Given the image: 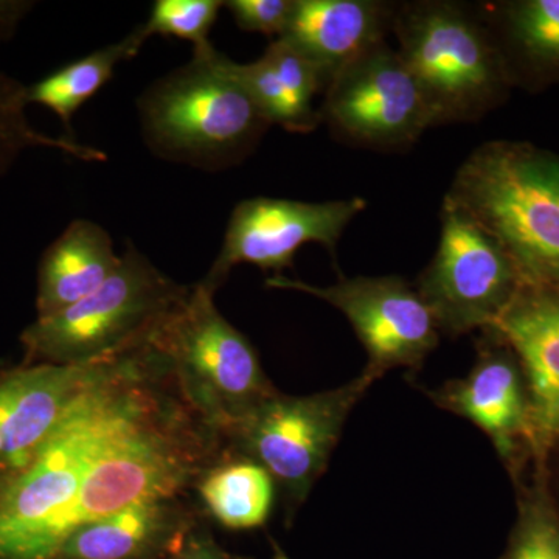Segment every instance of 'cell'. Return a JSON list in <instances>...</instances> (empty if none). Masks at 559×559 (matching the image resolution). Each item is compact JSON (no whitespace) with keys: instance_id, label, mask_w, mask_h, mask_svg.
<instances>
[{"instance_id":"obj_1","label":"cell","mask_w":559,"mask_h":559,"mask_svg":"<svg viewBox=\"0 0 559 559\" xmlns=\"http://www.w3.org/2000/svg\"><path fill=\"white\" fill-rule=\"evenodd\" d=\"M162 370L148 344L100 362L38 451L0 481V559H57L95 460L148 406Z\"/></svg>"},{"instance_id":"obj_2","label":"cell","mask_w":559,"mask_h":559,"mask_svg":"<svg viewBox=\"0 0 559 559\" xmlns=\"http://www.w3.org/2000/svg\"><path fill=\"white\" fill-rule=\"evenodd\" d=\"M509 252L524 282L559 289V154L492 140L460 165L447 193Z\"/></svg>"},{"instance_id":"obj_3","label":"cell","mask_w":559,"mask_h":559,"mask_svg":"<svg viewBox=\"0 0 559 559\" xmlns=\"http://www.w3.org/2000/svg\"><path fill=\"white\" fill-rule=\"evenodd\" d=\"M213 46L156 81L140 97L146 145L164 159L224 170L252 153L271 127Z\"/></svg>"},{"instance_id":"obj_4","label":"cell","mask_w":559,"mask_h":559,"mask_svg":"<svg viewBox=\"0 0 559 559\" xmlns=\"http://www.w3.org/2000/svg\"><path fill=\"white\" fill-rule=\"evenodd\" d=\"M392 32L433 124L471 123L509 100V70L479 5L450 0L399 3Z\"/></svg>"},{"instance_id":"obj_5","label":"cell","mask_w":559,"mask_h":559,"mask_svg":"<svg viewBox=\"0 0 559 559\" xmlns=\"http://www.w3.org/2000/svg\"><path fill=\"white\" fill-rule=\"evenodd\" d=\"M215 293L190 289L150 334L198 421L212 436L234 432L242 418L277 390L248 337L224 318Z\"/></svg>"},{"instance_id":"obj_6","label":"cell","mask_w":559,"mask_h":559,"mask_svg":"<svg viewBox=\"0 0 559 559\" xmlns=\"http://www.w3.org/2000/svg\"><path fill=\"white\" fill-rule=\"evenodd\" d=\"M189 293L130 245L100 288L64 311L36 319L22 333V345L28 362H103L148 340Z\"/></svg>"},{"instance_id":"obj_7","label":"cell","mask_w":559,"mask_h":559,"mask_svg":"<svg viewBox=\"0 0 559 559\" xmlns=\"http://www.w3.org/2000/svg\"><path fill=\"white\" fill-rule=\"evenodd\" d=\"M377 381L364 370L326 392L307 396L275 392L241 419L231 437L271 474L289 502L300 506L329 465L349 414Z\"/></svg>"},{"instance_id":"obj_8","label":"cell","mask_w":559,"mask_h":559,"mask_svg":"<svg viewBox=\"0 0 559 559\" xmlns=\"http://www.w3.org/2000/svg\"><path fill=\"white\" fill-rule=\"evenodd\" d=\"M440 221L439 248L415 288L441 333L487 330L510 307L524 278L503 246L447 198Z\"/></svg>"},{"instance_id":"obj_9","label":"cell","mask_w":559,"mask_h":559,"mask_svg":"<svg viewBox=\"0 0 559 559\" xmlns=\"http://www.w3.org/2000/svg\"><path fill=\"white\" fill-rule=\"evenodd\" d=\"M320 121L359 148H409L433 124L421 87L388 40L349 62L330 81Z\"/></svg>"},{"instance_id":"obj_10","label":"cell","mask_w":559,"mask_h":559,"mask_svg":"<svg viewBox=\"0 0 559 559\" xmlns=\"http://www.w3.org/2000/svg\"><path fill=\"white\" fill-rule=\"evenodd\" d=\"M266 286L308 294L340 310L366 348L367 373L377 380L393 369L418 370L440 342L432 311L399 275L341 277L330 286L274 275Z\"/></svg>"},{"instance_id":"obj_11","label":"cell","mask_w":559,"mask_h":559,"mask_svg":"<svg viewBox=\"0 0 559 559\" xmlns=\"http://www.w3.org/2000/svg\"><path fill=\"white\" fill-rule=\"evenodd\" d=\"M366 207L367 201L358 197L325 202L266 197L242 201L231 212L223 248L201 283L215 293L240 264L280 275L293 267L297 252L307 245L323 246L334 257L342 234Z\"/></svg>"},{"instance_id":"obj_12","label":"cell","mask_w":559,"mask_h":559,"mask_svg":"<svg viewBox=\"0 0 559 559\" xmlns=\"http://www.w3.org/2000/svg\"><path fill=\"white\" fill-rule=\"evenodd\" d=\"M484 333L479 358L468 377L447 382L430 395L491 440L518 485L530 463H535L527 382L513 349L495 334Z\"/></svg>"},{"instance_id":"obj_13","label":"cell","mask_w":559,"mask_h":559,"mask_svg":"<svg viewBox=\"0 0 559 559\" xmlns=\"http://www.w3.org/2000/svg\"><path fill=\"white\" fill-rule=\"evenodd\" d=\"M506 342L524 371L532 406L533 454L549 462L559 448V289L522 283L489 329Z\"/></svg>"},{"instance_id":"obj_14","label":"cell","mask_w":559,"mask_h":559,"mask_svg":"<svg viewBox=\"0 0 559 559\" xmlns=\"http://www.w3.org/2000/svg\"><path fill=\"white\" fill-rule=\"evenodd\" d=\"M98 366L31 362L0 373V481L38 451Z\"/></svg>"},{"instance_id":"obj_15","label":"cell","mask_w":559,"mask_h":559,"mask_svg":"<svg viewBox=\"0 0 559 559\" xmlns=\"http://www.w3.org/2000/svg\"><path fill=\"white\" fill-rule=\"evenodd\" d=\"M399 3L381 0H294L280 39L318 66L326 81L384 43Z\"/></svg>"},{"instance_id":"obj_16","label":"cell","mask_w":559,"mask_h":559,"mask_svg":"<svg viewBox=\"0 0 559 559\" xmlns=\"http://www.w3.org/2000/svg\"><path fill=\"white\" fill-rule=\"evenodd\" d=\"M230 66L270 124L289 132H312L322 123L316 98L325 94L329 81L288 40L274 39L259 60L231 61Z\"/></svg>"},{"instance_id":"obj_17","label":"cell","mask_w":559,"mask_h":559,"mask_svg":"<svg viewBox=\"0 0 559 559\" xmlns=\"http://www.w3.org/2000/svg\"><path fill=\"white\" fill-rule=\"evenodd\" d=\"M513 87L540 92L559 84V0L479 3Z\"/></svg>"},{"instance_id":"obj_18","label":"cell","mask_w":559,"mask_h":559,"mask_svg":"<svg viewBox=\"0 0 559 559\" xmlns=\"http://www.w3.org/2000/svg\"><path fill=\"white\" fill-rule=\"evenodd\" d=\"M121 263L108 231L87 219L69 224L40 259L38 319L50 318L100 288Z\"/></svg>"},{"instance_id":"obj_19","label":"cell","mask_w":559,"mask_h":559,"mask_svg":"<svg viewBox=\"0 0 559 559\" xmlns=\"http://www.w3.org/2000/svg\"><path fill=\"white\" fill-rule=\"evenodd\" d=\"M173 499L135 503L76 528L57 559H134L173 530Z\"/></svg>"},{"instance_id":"obj_20","label":"cell","mask_w":559,"mask_h":559,"mask_svg":"<svg viewBox=\"0 0 559 559\" xmlns=\"http://www.w3.org/2000/svg\"><path fill=\"white\" fill-rule=\"evenodd\" d=\"M148 38V32L142 24L119 43L109 44L80 60L62 66L28 87V105L36 103L50 109L70 130V121L76 110L112 80L117 66L138 57Z\"/></svg>"},{"instance_id":"obj_21","label":"cell","mask_w":559,"mask_h":559,"mask_svg":"<svg viewBox=\"0 0 559 559\" xmlns=\"http://www.w3.org/2000/svg\"><path fill=\"white\" fill-rule=\"evenodd\" d=\"M198 489L213 520L226 528L252 530L270 520L275 481L255 460L241 459L210 469Z\"/></svg>"},{"instance_id":"obj_22","label":"cell","mask_w":559,"mask_h":559,"mask_svg":"<svg viewBox=\"0 0 559 559\" xmlns=\"http://www.w3.org/2000/svg\"><path fill=\"white\" fill-rule=\"evenodd\" d=\"M516 487V520L500 559H559V509L547 463H533Z\"/></svg>"},{"instance_id":"obj_23","label":"cell","mask_w":559,"mask_h":559,"mask_svg":"<svg viewBox=\"0 0 559 559\" xmlns=\"http://www.w3.org/2000/svg\"><path fill=\"white\" fill-rule=\"evenodd\" d=\"M27 86L0 73V178L10 170L24 151L51 148L62 151L84 162L106 160L100 150L76 143L73 139H57L43 134L28 121Z\"/></svg>"},{"instance_id":"obj_24","label":"cell","mask_w":559,"mask_h":559,"mask_svg":"<svg viewBox=\"0 0 559 559\" xmlns=\"http://www.w3.org/2000/svg\"><path fill=\"white\" fill-rule=\"evenodd\" d=\"M223 7L221 0H157L143 27L150 36L186 39L194 50L205 49L212 46L209 35Z\"/></svg>"},{"instance_id":"obj_25","label":"cell","mask_w":559,"mask_h":559,"mask_svg":"<svg viewBox=\"0 0 559 559\" xmlns=\"http://www.w3.org/2000/svg\"><path fill=\"white\" fill-rule=\"evenodd\" d=\"M224 7L241 31L278 39L288 27L294 0H230Z\"/></svg>"},{"instance_id":"obj_26","label":"cell","mask_w":559,"mask_h":559,"mask_svg":"<svg viewBox=\"0 0 559 559\" xmlns=\"http://www.w3.org/2000/svg\"><path fill=\"white\" fill-rule=\"evenodd\" d=\"M175 559H242L221 549L210 536L204 533H189L183 536Z\"/></svg>"},{"instance_id":"obj_27","label":"cell","mask_w":559,"mask_h":559,"mask_svg":"<svg viewBox=\"0 0 559 559\" xmlns=\"http://www.w3.org/2000/svg\"><path fill=\"white\" fill-rule=\"evenodd\" d=\"M547 471H549L551 492H554L559 509V448L557 451L551 452L549 462H547Z\"/></svg>"}]
</instances>
